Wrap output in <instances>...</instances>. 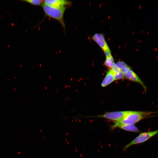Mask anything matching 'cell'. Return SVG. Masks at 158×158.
I'll return each mask as SVG.
<instances>
[{
  "instance_id": "obj_4",
  "label": "cell",
  "mask_w": 158,
  "mask_h": 158,
  "mask_svg": "<svg viewBox=\"0 0 158 158\" xmlns=\"http://www.w3.org/2000/svg\"><path fill=\"white\" fill-rule=\"evenodd\" d=\"M128 111H117L108 112L97 116L117 121L121 119L127 113Z\"/></svg>"
},
{
  "instance_id": "obj_2",
  "label": "cell",
  "mask_w": 158,
  "mask_h": 158,
  "mask_svg": "<svg viewBox=\"0 0 158 158\" xmlns=\"http://www.w3.org/2000/svg\"><path fill=\"white\" fill-rule=\"evenodd\" d=\"M45 16L54 19L61 24L64 29L65 24L64 20V15L66 8H60L54 7L43 3L42 5Z\"/></svg>"
},
{
  "instance_id": "obj_7",
  "label": "cell",
  "mask_w": 158,
  "mask_h": 158,
  "mask_svg": "<svg viewBox=\"0 0 158 158\" xmlns=\"http://www.w3.org/2000/svg\"><path fill=\"white\" fill-rule=\"evenodd\" d=\"M124 75L125 77L127 79L140 84L143 87L145 90H146V87L143 82L130 68L124 73Z\"/></svg>"
},
{
  "instance_id": "obj_8",
  "label": "cell",
  "mask_w": 158,
  "mask_h": 158,
  "mask_svg": "<svg viewBox=\"0 0 158 158\" xmlns=\"http://www.w3.org/2000/svg\"><path fill=\"white\" fill-rule=\"evenodd\" d=\"M114 124L112 126L113 128H118L124 130L133 132L139 133L141 131L134 125H126L117 122H114Z\"/></svg>"
},
{
  "instance_id": "obj_5",
  "label": "cell",
  "mask_w": 158,
  "mask_h": 158,
  "mask_svg": "<svg viewBox=\"0 0 158 158\" xmlns=\"http://www.w3.org/2000/svg\"><path fill=\"white\" fill-rule=\"evenodd\" d=\"M92 38L103 50L104 53L111 52L104 36L102 34L95 33L92 36Z\"/></svg>"
},
{
  "instance_id": "obj_13",
  "label": "cell",
  "mask_w": 158,
  "mask_h": 158,
  "mask_svg": "<svg viewBox=\"0 0 158 158\" xmlns=\"http://www.w3.org/2000/svg\"><path fill=\"white\" fill-rule=\"evenodd\" d=\"M113 73L114 80H120L125 77L124 74L120 70L116 72Z\"/></svg>"
},
{
  "instance_id": "obj_6",
  "label": "cell",
  "mask_w": 158,
  "mask_h": 158,
  "mask_svg": "<svg viewBox=\"0 0 158 158\" xmlns=\"http://www.w3.org/2000/svg\"><path fill=\"white\" fill-rule=\"evenodd\" d=\"M43 1L44 4L60 8H66L72 4L71 1L65 0H46Z\"/></svg>"
},
{
  "instance_id": "obj_9",
  "label": "cell",
  "mask_w": 158,
  "mask_h": 158,
  "mask_svg": "<svg viewBox=\"0 0 158 158\" xmlns=\"http://www.w3.org/2000/svg\"><path fill=\"white\" fill-rule=\"evenodd\" d=\"M114 80L113 73L110 69L107 73L105 77L102 81L101 86L103 87H105L111 84Z\"/></svg>"
},
{
  "instance_id": "obj_3",
  "label": "cell",
  "mask_w": 158,
  "mask_h": 158,
  "mask_svg": "<svg viewBox=\"0 0 158 158\" xmlns=\"http://www.w3.org/2000/svg\"><path fill=\"white\" fill-rule=\"evenodd\" d=\"M158 134V130L141 133L130 142L125 145L123 150H126L133 145L143 143Z\"/></svg>"
},
{
  "instance_id": "obj_10",
  "label": "cell",
  "mask_w": 158,
  "mask_h": 158,
  "mask_svg": "<svg viewBox=\"0 0 158 158\" xmlns=\"http://www.w3.org/2000/svg\"><path fill=\"white\" fill-rule=\"evenodd\" d=\"M115 64L118 69L124 74L130 68L129 66L123 61H118L115 63Z\"/></svg>"
},
{
  "instance_id": "obj_1",
  "label": "cell",
  "mask_w": 158,
  "mask_h": 158,
  "mask_svg": "<svg viewBox=\"0 0 158 158\" xmlns=\"http://www.w3.org/2000/svg\"><path fill=\"white\" fill-rule=\"evenodd\" d=\"M155 113L154 112L148 111H128L121 119L115 122L123 124H134Z\"/></svg>"
},
{
  "instance_id": "obj_11",
  "label": "cell",
  "mask_w": 158,
  "mask_h": 158,
  "mask_svg": "<svg viewBox=\"0 0 158 158\" xmlns=\"http://www.w3.org/2000/svg\"><path fill=\"white\" fill-rule=\"evenodd\" d=\"M115 63L112 55L108 57H106V60L104 62V65L107 68L111 69L114 65Z\"/></svg>"
},
{
  "instance_id": "obj_12",
  "label": "cell",
  "mask_w": 158,
  "mask_h": 158,
  "mask_svg": "<svg viewBox=\"0 0 158 158\" xmlns=\"http://www.w3.org/2000/svg\"><path fill=\"white\" fill-rule=\"evenodd\" d=\"M35 6H40L42 5L43 1L41 0H24L22 1Z\"/></svg>"
}]
</instances>
